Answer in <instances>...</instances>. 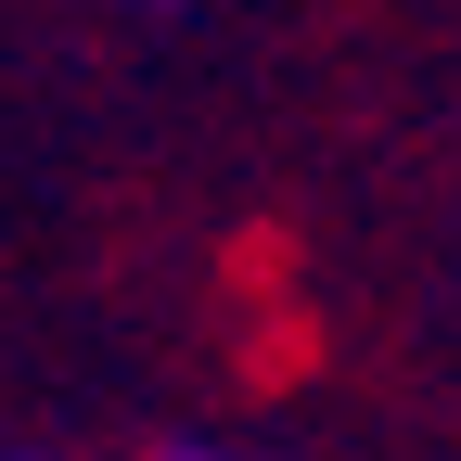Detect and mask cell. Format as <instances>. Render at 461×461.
I'll list each match as a JSON object with an SVG mask.
<instances>
[{"mask_svg": "<svg viewBox=\"0 0 461 461\" xmlns=\"http://www.w3.org/2000/svg\"><path fill=\"white\" fill-rule=\"evenodd\" d=\"M154 461H230V448H154Z\"/></svg>", "mask_w": 461, "mask_h": 461, "instance_id": "1", "label": "cell"}, {"mask_svg": "<svg viewBox=\"0 0 461 461\" xmlns=\"http://www.w3.org/2000/svg\"><path fill=\"white\" fill-rule=\"evenodd\" d=\"M0 461H65V448H0Z\"/></svg>", "mask_w": 461, "mask_h": 461, "instance_id": "2", "label": "cell"}]
</instances>
